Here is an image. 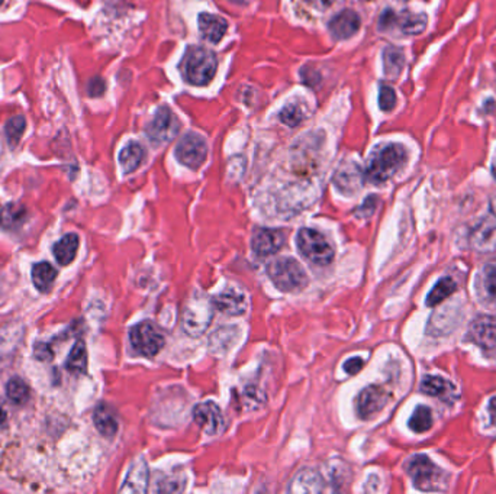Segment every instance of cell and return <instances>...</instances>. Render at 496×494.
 <instances>
[{
    "mask_svg": "<svg viewBox=\"0 0 496 494\" xmlns=\"http://www.w3.org/2000/svg\"><path fill=\"white\" fill-rule=\"evenodd\" d=\"M296 243L301 254L316 265H328L334 260V250L327 238L311 228L298 232Z\"/></svg>",
    "mask_w": 496,
    "mask_h": 494,
    "instance_id": "5",
    "label": "cell"
},
{
    "mask_svg": "<svg viewBox=\"0 0 496 494\" xmlns=\"http://www.w3.org/2000/svg\"><path fill=\"white\" fill-rule=\"evenodd\" d=\"M199 29L202 37L208 42L217 44L222 40L226 30V21L221 16L211 13H200L199 16Z\"/></svg>",
    "mask_w": 496,
    "mask_h": 494,
    "instance_id": "18",
    "label": "cell"
},
{
    "mask_svg": "<svg viewBox=\"0 0 496 494\" xmlns=\"http://www.w3.org/2000/svg\"><path fill=\"white\" fill-rule=\"evenodd\" d=\"M11 0H0V11L5 9L8 5H9Z\"/></svg>",
    "mask_w": 496,
    "mask_h": 494,
    "instance_id": "47",
    "label": "cell"
},
{
    "mask_svg": "<svg viewBox=\"0 0 496 494\" xmlns=\"http://www.w3.org/2000/svg\"><path fill=\"white\" fill-rule=\"evenodd\" d=\"M457 286L454 283L453 279L450 277H444L439 283L435 285V287L431 290V293L427 297V304L429 307H434L439 303H442L444 299H447L449 296H451L456 292Z\"/></svg>",
    "mask_w": 496,
    "mask_h": 494,
    "instance_id": "30",
    "label": "cell"
},
{
    "mask_svg": "<svg viewBox=\"0 0 496 494\" xmlns=\"http://www.w3.org/2000/svg\"><path fill=\"white\" fill-rule=\"evenodd\" d=\"M301 77H302V81L309 87H315L321 81L319 73L311 67H304L301 70Z\"/></svg>",
    "mask_w": 496,
    "mask_h": 494,
    "instance_id": "40",
    "label": "cell"
},
{
    "mask_svg": "<svg viewBox=\"0 0 496 494\" xmlns=\"http://www.w3.org/2000/svg\"><path fill=\"white\" fill-rule=\"evenodd\" d=\"M142 159H144V149L139 144L132 142L127 145L120 154V163L122 166L124 173L128 174L135 171L142 163Z\"/></svg>",
    "mask_w": 496,
    "mask_h": 494,
    "instance_id": "27",
    "label": "cell"
},
{
    "mask_svg": "<svg viewBox=\"0 0 496 494\" xmlns=\"http://www.w3.org/2000/svg\"><path fill=\"white\" fill-rule=\"evenodd\" d=\"M179 132V120L174 113L163 106L157 110L153 122L147 128V135L153 144L161 145L170 142Z\"/></svg>",
    "mask_w": 496,
    "mask_h": 494,
    "instance_id": "8",
    "label": "cell"
},
{
    "mask_svg": "<svg viewBox=\"0 0 496 494\" xmlns=\"http://www.w3.org/2000/svg\"><path fill=\"white\" fill-rule=\"evenodd\" d=\"M376 202H377V197L370 196V197L363 203V206H362L360 209H357L356 213L360 214L362 218H363V216H366V218H367V216H370V214L373 213V210L376 209Z\"/></svg>",
    "mask_w": 496,
    "mask_h": 494,
    "instance_id": "41",
    "label": "cell"
},
{
    "mask_svg": "<svg viewBox=\"0 0 496 494\" xmlns=\"http://www.w3.org/2000/svg\"><path fill=\"white\" fill-rule=\"evenodd\" d=\"M406 160V151L399 144H389L376 151L364 171V178L373 184L388 181Z\"/></svg>",
    "mask_w": 496,
    "mask_h": 494,
    "instance_id": "1",
    "label": "cell"
},
{
    "mask_svg": "<svg viewBox=\"0 0 496 494\" xmlns=\"http://www.w3.org/2000/svg\"><path fill=\"white\" fill-rule=\"evenodd\" d=\"M105 88H106L105 81L100 77H95L89 81V84H87V93H89V96L92 98H99L105 93Z\"/></svg>",
    "mask_w": 496,
    "mask_h": 494,
    "instance_id": "38",
    "label": "cell"
},
{
    "mask_svg": "<svg viewBox=\"0 0 496 494\" xmlns=\"http://www.w3.org/2000/svg\"><path fill=\"white\" fill-rule=\"evenodd\" d=\"M482 285L486 296L496 304V264H488L482 271Z\"/></svg>",
    "mask_w": 496,
    "mask_h": 494,
    "instance_id": "35",
    "label": "cell"
},
{
    "mask_svg": "<svg viewBox=\"0 0 496 494\" xmlns=\"http://www.w3.org/2000/svg\"><path fill=\"white\" fill-rule=\"evenodd\" d=\"M471 245L479 253H490L496 250V224L483 219L471 232Z\"/></svg>",
    "mask_w": 496,
    "mask_h": 494,
    "instance_id": "15",
    "label": "cell"
},
{
    "mask_svg": "<svg viewBox=\"0 0 496 494\" xmlns=\"http://www.w3.org/2000/svg\"><path fill=\"white\" fill-rule=\"evenodd\" d=\"M471 338L485 351L496 350V318H478L471 326Z\"/></svg>",
    "mask_w": 496,
    "mask_h": 494,
    "instance_id": "13",
    "label": "cell"
},
{
    "mask_svg": "<svg viewBox=\"0 0 496 494\" xmlns=\"http://www.w3.org/2000/svg\"><path fill=\"white\" fill-rule=\"evenodd\" d=\"M79 243L80 239L76 234H67L60 241L55 242L52 246V251L57 263H60L62 265L70 264L76 258Z\"/></svg>",
    "mask_w": 496,
    "mask_h": 494,
    "instance_id": "21",
    "label": "cell"
},
{
    "mask_svg": "<svg viewBox=\"0 0 496 494\" xmlns=\"http://www.w3.org/2000/svg\"><path fill=\"white\" fill-rule=\"evenodd\" d=\"M241 403H243L244 409H247V410H257L258 408H261L263 405L266 403V396L257 387L250 386L243 391Z\"/></svg>",
    "mask_w": 496,
    "mask_h": 494,
    "instance_id": "34",
    "label": "cell"
},
{
    "mask_svg": "<svg viewBox=\"0 0 496 494\" xmlns=\"http://www.w3.org/2000/svg\"><path fill=\"white\" fill-rule=\"evenodd\" d=\"M93 422L99 434L105 438H112L118 432V419L115 412L105 403L99 405L93 413Z\"/></svg>",
    "mask_w": 496,
    "mask_h": 494,
    "instance_id": "20",
    "label": "cell"
},
{
    "mask_svg": "<svg viewBox=\"0 0 496 494\" xmlns=\"http://www.w3.org/2000/svg\"><path fill=\"white\" fill-rule=\"evenodd\" d=\"M490 212L493 213V216L496 218V195L490 197Z\"/></svg>",
    "mask_w": 496,
    "mask_h": 494,
    "instance_id": "45",
    "label": "cell"
},
{
    "mask_svg": "<svg viewBox=\"0 0 496 494\" xmlns=\"http://www.w3.org/2000/svg\"><path fill=\"white\" fill-rule=\"evenodd\" d=\"M176 154L182 164L196 170L205 163L208 156V147L205 139L197 134H188L180 139L176 148Z\"/></svg>",
    "mask_w": 496,
    "mask_h": 494,
    "instance_id": "9",
    "label": "cell"
},
{
    "mask_svg": "<svg viewBox=\"0 0 496 494\" xmlns=\"http://www.w3.org/2000/svg\"><path fill=\"white\" fill-rule=\"evenodd\" d=\"M492 174H493V177H495V180H496V160H495L493 167H492Z\"/></svg>",
    "mask_w": 496,
    "mask_h": 494,
    "instance_id": "48",
    "label": "cell"
},
{
    "mask_svg": "<svg viewBox=\"0 0 496 494\" xmlns=\"http://www.w3.org/2000/svg\"><path fill=\"white\" fill-rule=\"evenodd\" d=\"M129 339L132 348L145 357L157 355L164 347V336L150 322L135 325L129 332Z\"/></svg>",
    "mask_w": 496,
    "mask_h": 494,
    "instance_id": "7",
    "label": "cell"
},
{
    "mask_svg": "<svg viewBox=\"0 0 496 494\" xmlns=\"http://www.w3.org/2000/svg\"><path fill=\"white\" fill-rule=\"evenodd\" d=\"M193 419L208 435H219L224 430L221 409L214 401H205V403L197 405L193 410Z\"/></svg>",
    "mask_w": 496,
    "mask_h": 494,
    "instance_id": "11",
    "label": "cell"
},
{
    "mask_svg": "<svg viewBox=\"0 0 496 494\" xmlns=\"http://www.w3.org/2000/svg\"><path fill=\"white\" fill-rule=\"evenodd\" d=\"M217 57L212 51L200 47H193L188 51L183 61V77L195 84H208L217 71Z\"/></svg>",
    "mask_w": 496,
    "mask_h": 494,
    "instance_id": "3",
    "label": "cell"
},
{
    "mask_svg": "<svg viewBox=\"0 0 496 494\" xmlns=\"http://www.w3.org/2000/svg\"><path fill=\"white\" fill-rule=\"evenodd\" d=\"M360 16L353 11H342L330 21V33L335 40H348L360 29Z\"/></svg>",
    "mask_w": 496,
    "mask_h": 494,
    "instance_id": "14",
    "label": "cell"
},
{
    "mask_svg": "<svg viewBox=\"0 0 496 494\" xmlns=\"http://www.w3.org/2000/svg\"><path fill=\"white\" fill-rule=\"evenodd\" d=\"M149 466L142 458L135 461L121 487L122 493H145L149 490Z\"/></svg>",
    "mask_w": 496,
    "mask_h": 494,
    "instance_id": "17",
    "label": "cell"
},
{
    "mask_svg": "<svg viewBox=\"0 0 496 494\" xmlns=\"http://www.w3.org/2000/svg\"><path fill=\"white\" fill-rule=\"evenodd\" d=\"M305 2L318 11H325L334 4V0H305Z\"/></svg>",
    "mask_w": 496,
    "mask_h": 494,
    "instance_id": "43",
    "label": "cell"
},
{
    "mask_svg": "<svg viewBox=\"0 0 496 494\" xmlns=\"http://www.w3.org/2000/svg\"><path fill=\"white\" fill-rule=\"evenodd\" d=\"M29 394H31L29 393V387L23 380L15 377V379L8 381L6 396L12 401V403H15V405L25 403V401H28V398H29Z\"/></svg>",
    "mask_w": 496,
    "mask_h": 494,
    "instance_id": "31",
    "label": "cell"
},
{
    "mask_svg": "<svg viewBox=\"0 0 496 494\" xmlns=\"http://www.w3.org/2000/svg\"><path fill=\"white\" fill-rule=\"evenodd\" d=\"M283 242H284V238L280 231L261 228V229H257L253 236L251 248L255 257L267 258L276 254L282 248Z\"/></svg>",
    "mask_w": 496,
    "mask_h": 494,
    "instance_id": "12",
    "label": "cell"
},
{
    "mask_svg": "<svg viewBox=\"0 0 496 494\" xmlns=\"http://www.w3.org/2000/svg\"><path fill=\"white\" fill-rule=\"evenodd\" d=\"M5 420H6V412L0 408V425L5 423Z\"/></svg>",
    "mask_w": 496,
    "mask_h": 494,
    "instance_id": "46",
    "label": "cell"
},
{
    "mask_svg": "<svg viewBox=\"0 0 496 494\" xmlns=\"http://www.w3.org/2000/svg\"><path fill=\"white\" fill-rule=\"evenodd\" d=\"M489 412H490V418H492L493 423L496 425V396L490 398V403H489Z\"/></svg>",
    "mask_w": 496,
    "mask_h": 494,
    "instance_id": "44",
    "label": "cell"
},
{
    "mask_svg": "<svg viewBox=\"0 0 496 494\" xmlns=\"http://www.w3.org/2000/svg\"><path fill=\"white\" fill-rule=\"evenodd\" d=\"M267 274L273 285L282 292H299L308 285L305 270L290 257L273 260L267 265Z\"/></svg>",
    "mask_w": 496,
    "mask_h": 494,
    "instance_id": "2",
    "label": "cell"
},
{
    "mask_svg": "<svg viewBox=\"0 0 496 494\" xmlns=\"http://www.w3.org/2000/svg\"><path fill=\"white\" fill-rule=\"evenodd\" d=\"M408 474L413 478L414 484L424 491L443 490L444 473L437 467L434 462L425 455H415L406 466Z\"/></svg>",
    "mask_w": 496,
    "mask_h": 494,
    "instance_id": "6",
    "label": "cell"
},
{
    "mask_svg": "<svg viewBox=\"0 0 496 494\" xmlns=\"http://www.w3.org/2000/svg\"><path fill=\"white\" fill-rule=\"evenodd\" d=\"M214 307L228 316H240L247 311V299L236 290H226L212 299Z\"/></svg>",
    "mask_w": 496,
    "mask_h": 494,
    "instance_id": "16",
    "label": "cell"
},
{
    "mask_svg": "<svg viewBox=\"0 0 496 494\" xmlns=\"http://www.w3.org/2000/svg\"><path fill=\"white\" fill-rule=\"evenodd\" d=\"M279 117L284 123V125L294 128V127H298L299 123L304 120L305 113H304V109L301 106L292 103V105H287L283 108Z\"/></svg>",
    "mask_w": 496,
    "mask_h": 494,
    "instance_id": "36",
    "label": "cell"
},
{
    "mask_svg": "<svg viewBox=\"0 0 496 494\" xmlns=\"http://www.w3.org/2000/svg\"><path fill=\"white\" fill-rule=\"evenodd\" d=\"M363 365H364L363 358H360V357H353V358L347 360V361L344 362L342 367H344V372H345L347 374L354 376V374H357V373L360 372V369L363 368Z\"/></svg>",
    "mask_w": 496,
    "mask_h": 494,
    "instance_id": "39",
    "label": "cell"
},
{
    "mask_svg": "<svg viewBox=\"0 0 496 494\" xmlns=\"http://www.w3.org/2000/svg\"><path fill=\"white\" fill-rule=\"evenodd\" d=\"M57 277V270L47 261L37 263L33 267V282L40 292H45L54 283Z\"/></svg>",
    "mask_w": 496,
    "mask_h": 494,
    "instance_id": "26",
    "label": "cell"
},
{
    "mask_svg": "<svg viewBox=\"0 0 496 494\" xmlns=\"http://www.w3.org/2000/svg\"><path fill=\"white\" fill-rule=\"evenodd\" d=\"M34 352H35V357H37L38 360H42V361H50V360L52 358V352H51L50 347L45 345V344H38V345L35 347Z\"/></svg>",
    "mask_w": 496,
    "mask_h": 494,
    "instance_id": "42",
    "label": "cell"
},
{
    "mask_svg": "<svg viewBox=\"0 0 496 494\" xmlns=\"http://www.w3.org/2000/svg\"><path fill=\"white\" fill-rule=\"evenodd\" d=\"M28 216V210L22 203H8L0 210V226L5 229L19 228Z\"/></svg>",
    "mask_w": 496,
    "mask_h": 494,
    "instance_id": "24",
    "label": "cell"
},
{
    "mask_svg": "<svg viewBox=\"0 0 496 494\" xmlns=\"http://www.w3.org/2000/svg\"><path fill=\"white\" fill-rule=\"evenodd\" d=\"M389 401V393L381 386H369L357 397V413L362 419H370L381 412Z\"/></svg>",
    "mask_w": 496,
    "mask_h": 494,
    "instance_id": "10",
    "label": "cell"
},
{
    "mask_svg": "<svg viewBox=\"0 0 496 494\" xmlns=\"http://www.w3.org/2000/svg\"><path fill=\"white\" fill-rule=\"evenodd\" d=\"M25 127H26V120L23 116H15V117H11L6 123V127H5V134H6V138H8V142L12 148H15L25 131Z\"/></svg>",
    "mask_w": 496,
    "mask_h": 494,
    "instance_id": "33",
    "label": "cell"
},
{
    "mask_svg": "<svg viewBox=\"0 0 496 494\" xmlns=\"http://www.w3.org/2000/svg\"><path fill=\"white\" fill-rule=\"evenodd\" d=\"M66 368L73 374H83L87 368V351L83 341H77L66 361Z\"/></svg>",
    "mask_w": 496,
    "mask_h": 494,
    "instance_id": "29",
    "label": "cell"
},
{
    "mask_svg": "<svg viewBox=\"0 0 496 494\" xmlns=\"http://www.w3.org/2000/svg\"><path fill=\"white\" fill-rule=\"evenodd\" d=\"M393 26H398L406 35H418L427 26V16L408 11L402 12L399 16L395 13Z\"/></svg>",
    "mask_w": 496,
    "mask_h": 494,
    "instance_id": "22",
    "label": "cell"
},
{
    "mask_svg": "<svg viewBox=\"0 0 496 494\" xmlns=\"http://www.w3.org/2000/svg\"><path fill=\"white\" fill-rule=\"evenodd\" d=\"M421 390L422 393L432 396V397H440L446 401H449L456 390V387L447 381L443 377H435V376H429L425 377L421 383Z\"/></svg>",
    "mask_w": 496,
    "mask_h": 494,
    "instance_id": "23",
    "label": "cell"
},
{
    "mask_svg": "<svg viewBox=\"0 0 496 494\" xmlns=\"http://www.w3.org/2000/svg\"><path fill=\"white\" fill-rule=\"evenodd\" d=\"M395 105H396L395 90L388 84H382L381 88H379V106H381L382 110L389 112L395 108Z\"/></svg>",
    "mask_w": 496,
    "mask_h": 494,
    "instance_id": "37",
    "label": "cell"
},
{
    "mask_svg": "<svg viewBox=\"0 0 496 494\" xmlns=\"http://www.w3.org/2000/svg\"><path fill=\"white\" fill-rule=\"evenodd\" d=\"M432 425V412L427 406H418L410 419V427L417 432V434H422L427 432Z\"/></svg>",
    "mask_w": 496,
    "mask_h": 494,
    "instance_id": "32",
    "label": "cell"
},
{
    "mask_svg": "<svg viewBox=\"0 0 496 494\" xmlns=\"http://www.w3.org/2000/svg\"><path fill=\"white\" fill-rule=\"evenodd\" d=\"M403 64H405V57L399 48L388 47L383 51V69L388 77L391 79L398 77L403 69Z\"/></svg>",
    "mask_w": 496,
    "mask_h": 494,
    "instance_id": "28",
    "label": "cell"
},
{
    "mask_svg": "<svg viewBox=\"0 0 496 494\" xmlns=\"http://www.w3.org/2000/svg\"><path fill=\"white\" fill-rule=\"evenodd\" d=\"M214 318V303L208 297H192L182 315V328L192 336L199 338L207 332Z\"/></svg>",
    "mask_w": 496,
    "mask_h": 494,
    "instance_id": "4",
    "label": "cell"
},
{
    "mask_svg": "<svg viewBox=\"0 0 496 494\" xmlns=\"http://www.w3.org/2000/svg\"><path fill=\"white\" fill-rule=\"evenodd\" d=\"M360 180H362L360 170L354 164L340 168L335 174V178H334L337 188L340 190H342L344 193L356 192L360 186Z\"/></svg>",
    "mask_w": 496,
    "mask_h": 494,
    "instance_id": "25",
    "label": "cell"
},
{
    "mask_svg": "<svg viewBox=\"0 0 496 494\" xmlns=\"http://www.w3.org/2000/svg\"><path fill=\"white\" fill-rule=\"evenodd\" d=\"M324 490V480L313 470H302L298 473L289 486L292 493H319Z\"/></svg>",
    "mask_w": 496,
    "mask_h": 494,
    "instance_id": "19",
    "label": "cell"
}]
</instances>
